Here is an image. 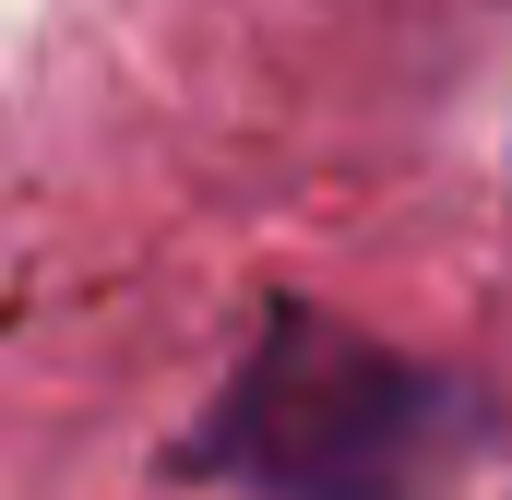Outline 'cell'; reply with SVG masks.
<instances>
[{"label": "cell", "instance_id": "6da1fadb", "mask_svg": "<svg viewBox=\"0 0 512 500\" xmlns=\"http://www.w3.org/2000/svg\"><path fill=\"white\" fill-rule=\"evenodd\" d=\"M477 441V393L334 310H262L227 393L179 429V477L251 500H429Z\"/></svg>", "mask_w": 512, "mask_h": 500}]
</instances>
